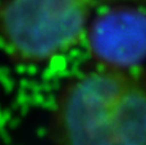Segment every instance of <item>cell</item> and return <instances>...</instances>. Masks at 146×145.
Here are the masks:
<instances>
[{
  "label": "cell",
  "instance_id": "3",
  "mask_svg": "<svg viewBox=\"0 0 146 145\" xmlns=\"http://www.w3.org/2000/svg\"><path fill=\"white\" fill-rule=\"evenodd\" d=\"M85 36L98 64L137 67L146 58V13L127 7L94 13Z\"/></svg>",
  "mask_w": 146,
  "mask_h": 145
},
{
  "label": "cell",
  "instance_id": "2",
  "mask_svg": "<svg viewBox=\"0 0 146 145\" xmlns=\"http://www.w3.org/2000/svg\"><path fill=\"white\" fill-rule=\"evenodd\" d=\"M98 0H1L0 44L21 66H40L86 35Z\"/></svg>",
  "mask_w": 146,
  "mask_h": 145
},
{
  "label": "cell",
  "instance_id": "1",
  "mask_svg": "<svg viewBox=\"0 0 146 145\" xmlns=\"http://www.w3.org/2000/svg\"><path fill=\"white\" fill-rule=\"evenodd\" d=\"M53 145H146V74L105 64L62 86L50 116Z\"/></svg>",
  "mask_w": 146,
  "mask_h": 145
}]
</instances>
